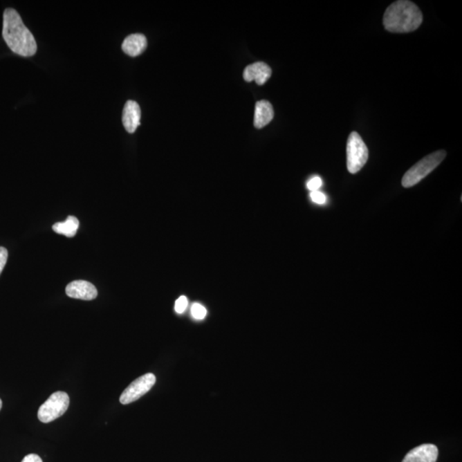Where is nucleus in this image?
Returning <instances> with one entry per match:
<instances>
[{
    "mask_svg": "<svg viewBox=\"0 0 462 462\" xmlns=\"http://www.w3.org/2000/svg\"><path fill=\"white\" fill-rule=\"evenodd\" d=\"M66 294L68 297L83 299V301H92L98 295V291L95 285L89 281L77 280L67 285Z\"/></svg>",
    "mask_w": 462,
    "mask_h": 462,
    "instance_id": "7",
    "label": "nucleus"
},
{
    "mask_svg": "<svg viewBox=\"0 0 462 462\" xmlns=\"http://www.w3.org/2000/svg\"><path fill=\"white\" fill-rule=\"evenodd\" d=\"M446 155L447 153L445 150H439L422 158L403 176V186L407 189V187L416 185L442 163L446 158Z\"/></svg>",
    "mask_w": 462,
    "mask_h": 462,
    "instance_id": "3",
    "label": "nucleus"
},
{
    "mask_svg": "<svg viewBox=\"0 0 462 462\" xmlns=\"http://www.w3.org/2000/svg\"><path fill=\"white\" fill-rule=\"evenodd\" d=\"M79 220L74 216H68L66 221L56 223L53 229L56 233L67 237H73L79 229Z\"/></svg>",
    "mask_w": 462,
    "mask_h": 462,
    "instance_id": "13",
    "label": "nucleus"
},
{
    "mask_svg": "<svg viewBox=\"0 0 462 462\" xmlns=\"http://www.w3.org/2000/svg\"><path fill=\"white\" fill-rule=\"evenodd\" d=\"M274 118V110L272 104L267 100H259L255 104V127L262 129L272 122Z\"/></svg>",
    "mask_w": 462,
    "mask_h": 462,
    "instance_id": "12",
    "label": "nucleus"
},
{
    "mask_svg": "<svg viewBox=\"0 0 462 462\" xmlns=\"http://www.w3.org/2000/svg\"><path fill=\"white\" fill-rule=\"evenodd\" d=\"M369 156L366 143L357 132L350 133L346 142V167L351 174H356L367 164Z\"/></svg>",
    "mask_w": 462,
    "mask_h": 462,
    "instance_id": "4",
    "label": "nucleus"
},
{
    "mask_svg": "<svg viewBox=\"0 0 462 462\" xmlns=\"http://www.w3.org/2000/svg\"><path fill=\"white\" fill-rule=\"evenodd\" d=\"M7 259H8V251L6 248L0 247V275L6 265Z\"/></svg>",
    "mask_w": 462,
    "mask_h": 462,
    "instance_id": "18",
    "label": "nucleus"
},
{
    "mask_svg": "<svg viewBox=\"0 0 462 462\" xmlns=\"http://www.w3.org/2000/svg\"><path fill=\"white\" fill-rule=\"evenodd\" d=\"M423 21V15L414 2L399 0L385 10L382 23L391 33H410L416 30Z\"/></svg>",
    "mask_w": 462,
    "mask_h": 462,
    "instance_id": "2",
    "label": "nucleus"
},
{
    "mask_svg": "<svg viewBox=\"0 0 462 462\" xmlns=\"http://www.w3.org/2000/svg\"><path fill=\"white\" fill-rule=\"evenodd\" d=\"M187 304H189V302H187V297L182 295L176 301L175 311L179 314L183 313L186 311Z\"/></svg>",
    "mask_w": 462,
    "mask_h": 462,
    "instance_id": "15",
    "label": "nucleus"
},
{
    "mask_svg": "<svg viewBox=\"0 0 462 462\" xmlns=\"http://www.w3.org/2000/svg\"><path fill=\"white\" fill-rule=\"evenodd\" d=\"M2 405H3L2 400L1 399H0V410H1L2 409Z\"/></svg>",
    "mask_w": 462,
    "mask_h": 462,
    "instance_id": "20",
    "label": "nucleus"
},
{
    "mask_svg": "<svg viewBox=\"0 0 462 462\" xmlns=\"http://www.w3.org/2000/svg\"><path fill=\"white\" fill-rule=\"evenodd\" d=\"M147 46L146 36L142 34H133L126 37L122 42V49L131 57L139 56Z\"/></svg>",
    "mask_w": 462,
    "mask_h": 462,
    "instance_id": "11",
    "label": "nucleus"
},
{
    "mask_svg": "<svg viewBox=\"0 0 462 462\" xmlns=\"http://www.w3.org/2000/svg\"><path fill=\"white\" fill-rule=\"evenodd\" d=\"M21 462H43L41 458L38 454H30L25 456Z\"/></svg>",
    "mask_w": 462,
    "mask_h": 462,
    "instance_id": "19",
    "label": "nucleus"
},
{
    "mask_svg": "<svg viewBox=\"0 0 462 462\" xmlns=\"http://www.w3.org/2000/svg\"><path fill=\"white\" fill-rule=\"evenodd\" d=\"M156 382V377L153 373H147L131 382L120 396V403L124 405L136 402L147 394Z\"/></svg>",
    "mask_w": 462,
    "mask_h": 462,
    "instance_id": "6",
    "label": "nucleus"
},
{
    "mask_svg": "<svg viewBox=\"0 0 462 462\" xmlns=\"http://www.w3.org/2000/svg\"><path fill=\"white\" fill-rule=\"evenodd\" d=\"M323 185L322 179L320 176H313L311 179L309 180L306 187L308 189L313 192V191H317Z\"/></svg>",
    "mask_w": 462,
    "mask_h": 462,
    "instance_id": "16",
    "label": "nucleus"
},
{
    "mask_svg": "<svg viewBox=\"0 0 462 462\" xmlns=\"http://www.w3.org/2000/svg\"><path fill=\"white\" fill-rule=\"evenodd\" d=\"M70 405V397L67 393L57 391L39 407L38 418L42 423H50L66 414Z\"/></svg>",
    "mask_w": 462,
    "mask_h": 462,
    "instance_id": "5",
    "label": "nucleus"
},
{
    "mask_svg": "<svg viewBox=\"0 0 462 462\" xmlns=\"http://www.w3.org/2000/svg\"><path fill=\"white\" fill-rule=\"evenodd\" d=\"M310 197H311L312 201L314 202V203L316 204L323 205L326 202V194H324L322 192H320V191L319 190L313 191V192L310 193Z\"/></svg>",
    "mask_w": 462,
    "mask_h": 462,
    "instance_id": "17",
    "label": "nucleus"
},
{
    "mask_svg": "<svg viewBox=\"0 0 462 462\" xmlns=\"http://www.w3.org/2000/svg\"><path fill=\"white\" fill-rule=\"evenodd\" d=\"M140 117L139 104L133 100L127 101L122 111V124L126 131L131 133L135 132L140 124Z\"/></svg>",
    "mask_w": 462,
    "mask_h": 462,
    "instance_id": "10",
    "label": "nucleus"
},
{
    "mask_svg": "<svg viewBox=\"0 0 462 462\" xmlns=\"http://www.w3.org/2000/svg\"><path fill=\"white\" fill-rule=\"evenodd\" d=\"M207 309H205L204 306L200 304V303H194L191 308V314L194 319L197 320H204L205 316H207Z\"/></svg>",
    "mask_w": 462,
    "mask_h": 462,
    "instance_id": "14",
    "label": "nucleus"
},
{
    "mask_svg": "<svg viewBox=\"0 0 462 462\" xmlns=\"http://www.w3.org/2000/svg\"><path fill=\"white\" fill-rule=\"evenodd\" d=\"M272 73V68H270L268 64L263 62H257L249 64V66L245 68L243 78L248 82L255 81L258 85L262 86L269 80Z\"/></svg>",
    "mask_w": 462,
    "mask_h": 462,
    "instance_id": "9",
    "label": "nucleus"
},
{
    "mask_svg": "<svg viewBox=\"0 0 462 462\" xmlns=\"http://www.w3.org/2000/svg\"><path fill=\"white\" fill-rule=\"evenodd\" d=\"M3 37L10 50L18 55L31 57L37 50L34 35L14 9H6L3 12Z\"/></svg>",
    "mask_w": 462,
    "mask_h": 462,
    "instance_id": "1",
    "label": "nucleus"
},
{
    "mask_svg": "<svg viewBox=\"0 0 462 462\" xmlns=\"http://www.w3.org/2000/svg\"><path fill=\"white\" fill-rule=\"evenodd\" d=\"M438 457V449L434 445L427 443L410 450L403 462H436Z\"/></svg>",
    "mask_w": 462,
    "mask_h": 462,
    "instance_id": "8",
    "label": "nucleus"
}]
</instances>
